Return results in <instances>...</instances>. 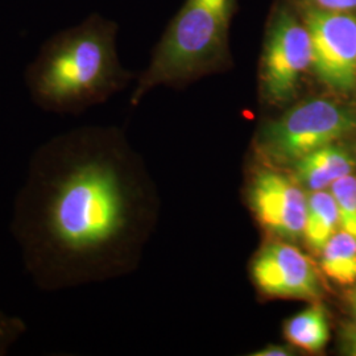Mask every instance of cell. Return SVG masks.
<instances>
[{"instance_id":"obj_3","label":"cell","mask_w":356,"mask_h":356,"mask_svg":"<svg viewBox=\"0 0 356 356\" xmlns=\"http://www.w3.org/2000/svg\"><path fill=\"white\" fill-rule=\"evenodd\" d=\"M238 0H185L153 51L132 92L136 106L156 86H175L222 67L229 60V26Z\"/></svg>"},{"instance_id":"obj_12","label":"cell","mask_w":356,"mask_h":356,"mask_svg":"<svg viewBox=\"0 0 356 356\" xmlns=\"http://www.w3.org/2000/svg\"><path fill=\"white\" fill-rule=\"evenodd\" d=\"M323 273L341 285L356 282V238L347 231H337L321 252Z\"/></svg>"},{"instance_id":"obj_17","label":"cell","mask_w":356,"mask_h":356,"mask_svg":"<svg viewBox=\"0 0 356 356\" xmlns=\"http://www.w3.org/2000/svg\"><path fill=\"white\" fill-rule=\"evenodd\" d=\"M254 356H289L292 355L291 353V348L285 347V346H280V344H272V346H268L266 348L254 353Z\"/></svg>"},{"instance_id":"obj_13","label":"cell","mask_w":356,"mask_h":356,"mask_svg":"<svg viewBox=\"0 0 356 356\" xmlns=\"http://www.w3.org/2000/svg\"><path fill=\"white\" fill-rule=\"evenodd\" d=\"M331 194L338 206L341 229L356 238V177L344 176L330 186Z\"/></svg>"},{"instance_id":"obj_14","label":"cell","mask_w":356,"mask_h":356,"mask_svg":"<svg viewBox=\"0 0 356 356\" xmlns=\"http://www.w3.org/2000/svg\"><path fill=\"white\" fill-rule=\"evenodd\" d=\"M26 331L28 326L24 319L0 310V356L7 355Z\"/></svg>"},{"instance_id":"obj_8","label":"cell","mask_w":356,"mask_h":356,"mask_svg":"<svg viewBox=\"0 0 356 356\" xmlns=\"http://www.w3.org/2000/svg\"><path fill=\"white\" fill-rule=\"evenodd\" d=\"M250 204L260 225L285 241L304 236L307 197L301 184L276 170H261L250 189Z\"/></svg>"},{"instance_id":"obj_5","label":"cell","mask_w":356,"mask_h":356,"mask_svg":"<svg viewBox=\"0 0 356 356\" xmlns=\"http://www.w3.org/2000/svg\"><path fill=\"white\" fill-rule=\"evenodd\" d=\"M312 38L302 15L291 3H280L269 19L260 63V89L266 102H292L312 69Z\"/></svg>"},{"instance_id":"obj_4","label":"cell","mask_w":356,"mask_h":356,"mask_svg":"<svg viewBox=\"0 0 356 356\" xmlns=\"http://www.w3.org/2000/svg\"><path fill=\"white\" fill-rule=\"evenodd\" d=\"M355 129L356 108L353 106L314 97L296 103L279 119L267 123L261 131L260 145L276 163H296Z\"/></svg>"},{"instance_id":"obj_10","label":"cell","mask_w":356,"mask_h":356,"mask_svg":"<svg viewBox=\"0 0 356 356\" xmlns=\"http://www.w3.org/2000/svg\"><path fill=\"white\" fill-rule=\"evenodd\" d=\"M341 227L339 211L331 191H312L307 198L304 238L310 250L321 254L326 243Z\"/></svg>"},{"instance_id":"obj_18","label":"cell","mask_w":356,"mask_h":356,"mask_svg":"<svg viewBox=\"0 0 356 356\" xmlns=\"http://www.w3.org/2000/svg\"><path fill=\"white\" fill-rule=\"evenodd\" d=\"M350 304H351V312H353V317L355 321L356 326V286L355 289L351 293V296H350Z\"/></svg>"},{"instance_id":"obj_11","label":"cell","mask_w":356,"mask_h":356,"mask_svg":"<svg viewBox=\"0 0 356 356\" xmlns=\"http://www.w3.org/2000/svg\"><path fill=\"white\" fill-rule=\"evenodd\" d=\"M285 338L293 346L310 353H318L330 339V326L326 309L313 304L285 323Z\"/></svg>"},{"instance_id":"obj_15","label":"cell","mask_w":356,"mask_h":356,"mask_svg":"<svg viewBox=\"0 0 356 356\" xmlns=\"http://www.w3.org/2000/svg\"><path fill=\"white\" fill-rule=\"evenodd\" d=\"M296 6L329 13H356V0H296Z\"/></svg>"},{"instance_id":"obj_9","label":"cell","mask_w":356,"mask_h":356,"mask_svg":"<svg viewBox=\"0 0 356 356\" xmlns=\"http://www.w3.org/2000/svg\"><path fill=\"white\" fill-rule=\"evenodd\" d=\"M298 182L310 191H326L339 178L353 175L355 160L338 144H329L307 153L296 163Z\"/></svg>"},{"instance_id":"obj_1","label":"cell","mask_w":356,"mask_h":356,"mask_svg":"<svg viewBox=\"0 0 356 356\" xmlns=\"http://www.w3.org/2000/svg\"><path fill=\"white\" fill-rule=\"evenodd\" d=\"M116 138L74 128L32 153L10 229L42 292L74 289L110 273L139 226V188Z\"/></svg>"},{"instance_id":"obj_2","label":"cell","mask_w":356,"mask_h":356,"mask_svg":"<svg viewBox=\"0 0 356 356\" xmlns=\"http://www.w3.org/2000/svg\"><path fill=\"white\" fill-rule=\"evenodd\" d=\"M116 24L91 15L47 41L26 72L31 99L56 114H81L129 79L118 60Z\"/></svg>"},{"instance_id":"obj_6","label":"cell","mask_w":356,"mask_h":356,"mask_svg":"<svg viewBox=\"0 0 356 356\" xmlns=\"http://www.w3.org/2000/svg\"><path fill=\"white\" fill-rule=\"evenodd\" d=\"M297 10L310 32L313 73L332 92L356 97V13Z\"/></svg>"},{"instance_id":"obj_7","label":"cell","mask_w":356,"mask_h":356,"mask_svg":"<svg viewBox=\"0 0 356 356\" xmlns=\"http://www.w3.org/2000/svg\"><path fill=\"white\" fill-rule=\"evenodd\" d=\"M252 277L269 297L317 301L323 288L314 264L286 242L268 243L254 257Z\"/></svg>"},{"instance_id":"obj_16","label":"cell","mask_w":356,"mask_h":356,"mask_svg":"<svg viewBox=\"0 0 356 356\" xmlns=\"http://www.w3.org/2000/svg\"><path fill=\"white\" fill-rule=\"evenodd\" d=\"M343 348L348 355L356 356V326H348L343 331Z\"/></svg>"}]
</instances>
